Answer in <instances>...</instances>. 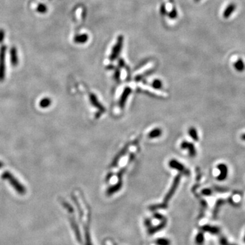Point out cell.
Instances as JSON below:
<instances>
[{
  "label": "cell",
  "mask_w": 245,
  "mask_h": 245,
  "mask_svg": "<svg viewBox=\"0 0 245 245\" xmlns=\"http://www.w3.org/2000/svg\"><path fill=\"white\" fill-rule=\"evenodd\" d=\"M2 178L5 180H7V181L10 183L13 189L17 191L18 194L20 195H24L26 193V188L25 187L24 185L21 184L18 180L15 178L14 175H12V173H10L9 171H5L2 173Z\"/></svg>",
  "instance_id": "1"
},
{
  "label": "cell",
  "mask_w": 245,
  "mask_h": 245,
  "mask_svg": "<svg viewBox=\"0 0 245 245\" xmlns=\"http://www.w3.org/2000/svg\"><path fill=\"white\" fill-rule=\"evenodd\" d=\"M217 168L220 171V175L217 176V180L219 181L224 180L227 176L228 168L227 166L224 163H220L217 166Z\"/></svg>",
  "instance_id": "2"
},
{
  "label": "cell",
  "mask_w": 245,
  "mask_h": 245,
  "mask_svg": "<svg viewBox=\"0 0 245 245\" xmlns=\"http://www.w3.org/2000/svg\"><path fill=\"white\" fill-rule=\"evenodd\" d=\"M5 55L4 51L0 54V81H3L5 78Z\"/></svg>",
  "instance_id": "3"
},
{
  "label": "cell",
  "mask_w": 245,
  "mask_h": 245,
  "mask_svg": "<svg viewBox=\"0 0 245 245\" xmlns=\"http://www.w3.org/2000/svg\"><path fill=\"white\" fill-rule=\"evenodd\" d=\"M236 6L235 4H233V3H231V4H229L227 6V7L225 8V10H224V12H223V17L225 18H230V15L235 11V10H236Z\"/></svg>",
  "instance_id": "4"
},
{
  "label": "cell",
  "mask_w": 245,
  "mask_h": 245,
  "mask_svg": "<svg viewBox=\"0 0 245 245\" xmlns=\"http://www.w3.org/2000/svg\"><path fill=\"white\" fill-rule=\"evenodd\" d=\"M202 230L204 231H207L212 234H219L220 233V229L215 226H211V225H206L202 227Z\"/></svg>",
  "instance_id": "5"
},
{
  "label": "cell",
  "mask_w": 245,
  "mask_h": 245,
  "mask_svg": "<svg viewBox=\"0 0 245 245\" xmlns=\"http://www.w3.org/2000/svg\"><path fill=\"white\" fill-rule=\"evenodd\" d=\"M234 67L238 72H243L245 69V65L244 61L242 60V59H238L234 63Z\"/></svg>",
  "instance_id": "6"
},
{
  "label": "cell",
  "mask_w": 245,
  "mask_h": 245,
  "mask_svg": "<svg viewBox=\"0 0 245 245\" xmlns=\"http://www.w3.org/2000/svg\"><path fill=\"white\" fill-rule=\"evenodd\" d=\"M225 203V201L223 200V199H219V200L217 201V203H216L214 211H213V218L214 219L217 217V215L219 212V208H220L221 206L223 204H224Z\"/></svg>",
  "instance_id": "7"
},
{
  "label": "cell",
  "mask_w": 245,
  "mask_h": 245,
  "mask_svg": "<svg viewBox=\"0 0 245 245\" xmlns=\"http://www.w3.org/2000/svg\"><path fill=\"white\" fill-rule=\"evenodd\" d=\"M51 104V99L48 98H44L43 99H42L39 105L42 108H48V106H50Z\"/></svg>",
  "instance_id": "8"
},
{
  "label": "cell",
  "mask_w": 245,
  "mask_h": 245,
  "mask_svg": "<svg viewBox=\"0 0 245 245\" xmlns=\"http://www.w3.org/2000/svg\"><path fill=\"white\" fill-rule=\"evenodd\" d=\"M204 234H203V233H202V232H199L195 238V243L198 245H201L204 243Z\"/></svg>",
  "instance_id": "9"
},
{
  "label": "cell",
  "mask_w": 245,
  "mask_h": 245,
  "mask_svg": "<svg viewBox=\"0 0 245 245\" xmlns=\"http://www.w3.org/2000/svg\"><path fill=\"white\" fill-rule=\"evenodd\" d=\"M156 243L159 245H170V241L165 238H160L156 240Z\"/></svg>",
  "instance_id": "10"
},
{
  "label": "cell",
  "mask_w": 245,
  "mask_h": 245,
  "mask_svg": "<svg viewBox=\"0 0 245 245\" xmlns=\"http://www.w3.org/2000/svg\"><path fill=\"white\" fill-rule=\"evenodd\" d=\"M190 135H191V136L193 138V140H198V134H197V131L195 130V129L191 128V130H190Z\"/></svg>",
  "instance_id": "11"
},
{
  "label": "cell",
  "mask_w": 245,
  "mask_h": 245,
  "mask_svg": "<svg viewBox=\"0 0 245 245\" xmlns=\"http://www.w3.org/2000/svg\"><path fill=\"white\" fill-rule=\"evenodd\" d=\"M220 244H221V245H236V244L229 243L226 238H225L224 236L220 237Z\"/></svg>",
  "instance_id": "12"
},
{
  "label": "cell",
  "mask_w": 245,
  "mask_h": 245,
  "mask_svg": "<svg viewBox=\"0 0 245 245\" xmlns=\"http://www.w3.org/2000/svg\"><path fill=\"white\" fill-rule=\"evenodd\" d=\"M202 193L205 195H211L212 194V191L210 189H204L203 190Z\"/></svg>",
  "instance_id": "13"
},
{
  "label": "cell",
  "mask_w": 245,
  "mask_h": 245,
  "mask_svg": "<svg viewBox=\"0 0 245 245\" xmlns=\"http://www.w3.org/2000/svg\"><path fill=\"white\" fill-rule=\"evenodd\" d=\"M241 139L243 140H244V141H245V134H242V136H241Z\"/></svg>",
  "instance_id": "14"
},
{
  "label": "cell",
  "mask_w": 245,
  "mask_h": 245,
  "mask_svg": "<svg viewBox=\"0 0 245 245\" xmlns=\"http://www.w3.org/2000/svg\"><path fill=\"white\" fill-rule=\"evenodd\" d=\"M4 163H3L2 162H1V161H0V169L2 168V167H4Z\"/></svg>",
  "instance_id": "15"
},
{
  "label": "cell",
  "mask_w": 245,
  "mask_h": 245,
  "mask_svg": "<svg viewBox=\"0 0 245 245\" xmlns=\"http://www.w3.org/2000/svg\"><path fill=\"white\" fill-rule=\"evenodd\" d=\"M244 242L245 243V235H244Z\"/></svg>",
  "instance_id": "16"
}]
</instances>
